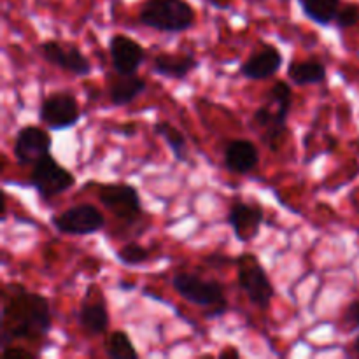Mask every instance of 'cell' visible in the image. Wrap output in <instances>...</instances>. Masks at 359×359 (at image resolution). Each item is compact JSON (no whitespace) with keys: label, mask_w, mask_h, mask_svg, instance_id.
<instances>
[{"label":"cell","mask_w":359,"mask_h":359,"mask_svg":"<svg viewBox=\"0 0 359 359\" xmlns=\"http://www.w3.org/2000/svg\"><path fill=\"white\" fill-rule=\"evenodd\" d=\"M53 328V312L44 294L30 293L21 284H9L4 290L2 346L13 340H41Z\"/></svg>","instance_id":"obj_1"},{"label":"cell","mask_w":359,"mask_h":359,"mask_svg":"<svg viewBox=\"0 0 359 359\" xmlns=\"http://www.w3.org/2000/svg\"><path fill=\"white\" fill-rule=\"evenodd\" d=\"M293 107V90L287 81H276L266 91L265 104L252 114V125L259 130L262 142L270 151H277L287 137V118Z\"/></svg>","instance_id":"obj_2"},{"label":"cell","mask_w":359,"mask_h":359,"mask_svg":"<svg viewBox=\"0 0 359 359\" xmlns=\"http://www.w3.org/2000/svg\"><path fill=\"white\" fill-rule=\"evenodd\" d=\"M172 287L182 300L205 309V319H217L228 312L224 286L219 280L181 272L172 277Z\"/></svg>","instance_id":"obj_3"},{"label":"cell","mask_w":359,"mask_h":359,"mask_svg":"<svg viewBox=\"0 0 359 359\" xmlns=\"http://www.w3.org/2000/svg\"><path fill=\"white\" fill-rule=\"evenodd\" d=\"M196 14L186 0H146L139 23L163 34H182L195 27Z\"/></svg>","instance_id":"obj_4"},{"label":"cell","mask_w":359,"mask_h":359,"mask_svg":"<svg viewBox=\"0 0 359 359\" xmlns=\"http://www.w3.org/2000/svg\"><path fill=\"white\" fill-rule=\"evenodd\" d=\"M235 265H237L238 287L244 291L248 300L262 311L269 309L276 297V287L258 256L252 252H244L238 256Z\"/></svg>","instance_id":"obj_5"},{"label":"cell","mask_w":359,"mask_h":359,"mask_svg":"<svg viewBox=\"0 0 359 359\" xmlns=\"http://www.w3.org/2000/svg\"><path fill=\"white\" fill-rule=\"evenodd\" d=\"M76 182V175L69 168L63 167L53 154L39 160L32 167L30 177H28V186H32L44 202L63 195L70 188H74Z\"/></svg>","instance_id":"obj_6"},{"label":"cell","mask_w":359,"mask_h":359,"mask_svg":"<svg viewBox=\"0 0 359 359\" xmlns=\"http://www.w3.org/2000/svg\"><path fill=\"white\" fill-rule=\"evenodd\" d=\"M79 102L77 97L69 90L53 91L42 98L39 105V121L51 132H63L74 128L81 121Z\"/></svg>","instance_id":"obj_7"},{"label":"cell","mask_w":359,"mask_h":359,"mask_svg":"<svg viewBox=\"0 0 359 359\" xmlns=\"http://www.w3.org/2000/svg\"><path fill=\"white\" fill-rule=\"evenodd\" d=\"M97 186V198L107 210H111L118 219L133 223L142 216V198L135 186L126 182H107Z\"/></svg>","instance_id":"obj_8"},{"label":"cell","mask_w":359,"mask_h":359,"mask_svg":"<svg viewBox=\"0 0 359 359\" xmlns=\"http://www.w3.org/2000/svg\"><path fill=\"white\" fill-rule=\"evenodd\" d=\"M51 224L56 231L72 237H84L104 230L105 217L97 205L91 203H77L65 209L63 212L51 217Z\"/></svg>","instance_id":"obj_9"},{"label":"cell","mask_w":359,"mask_h":359,"mask_svg":"<svg viewBox=\"0 0 359 359\" xmlns=\"http://www.w3.org/2000/svg\"><path fill=\"white\" fill-rule=\"evenodd\" d=\"M53 137L41 126L27 125L18 130L13 142L14 160L20 167H34L39 160L51 154Z\"/></svg>","instance_id":"obj_10"},{"label":"cell","mask_w":359,"mask_h":359,"mask_svg":"<svg viewBox=\"0 0 359 359\" xmlns=\"http://www.w3.org/2000/svg\"><path fill=\"white\" fill-rule=\"evenodd\" d=\"M39 55L53 67L77 77H88L93 70L90 58L77 46H62L56 41H46L39 46Z\"/></svg>","instance_id":"obj_11"},{"label":"cell","mask_w":359,"mask_h":359,"mask_svg":"<svg viewBox=\"0 0 359 359\" xmlns=\"http://www.w3.org/2000/svg\"><path fill=\"white\" fill-rule=\"evenodd\" d=\"M109 56L116 74L132 76L140 70L147 58V51L140 42L125 34H114L109 39Z\"/></svg>","instance_id":"obj_12"},{"label":"cell","mask_w":359,"mask_h":359,"mask_svg":"<svg viewBox=\"0 0 359 359\" xmlns=\"http://www.w3.org/2000/svg\"><path fill=\"white\" fill-rule=\"evenodd\" d=\"M226 223L233 230L235 238L242 244H248L258 237L259 228L265 223V210L259 203L235 200L228 210Z\"/></svg>","instance_id":"obj_13"},{"label":"cell","mask_w":359,"mask_h":359,"mask_svg":"<svg viewBox=\"0 0 359 359\" xmlns=\"http://www.w3.org/2000/svg\"><path fill=\"white\" fill-rule=\"evenodd\" d=\"M76 318L77 325L88 335L98 337L105 335L109 332L111 319H109L107 302H105L100 287H98V291H95L93 286L88 287V293L83 298V302H81Z\"/></svg>","instance_id":"obj_14"},{"label":"cell","mask_w":359,"mask_h":359,"mask_svg":"<svg viewBox=\"0 0 359 359\" xmlns=\"http://www.w3.org/2000/svg\"><path fill=\"white\" fill-rule=\"evenodd\" d=\"M259 165V149L252 140L233 139L224 146L223 167L230 174L248 175Z\"/></svg>","instance_id":"obj_15"},{"label":"cell","mask_w":359,"mask_h":359,"mask_svg":"<svg viewBox=\"0 0 359 359\" xmlns=\"http://www.w3.org/2000/svg\"><path fill=\"white\" fill-rule=\"evenodd\" d=\"M284 63L283 53L273 44H265L241 65V76L251 81H265L276 76Z\"/></svg>","instance_id":"obj_16"},{"label":"cell","mask_w":359,"mask_h":359,"mask_svg":"<svg viewBox=\"0 0 359 359\" xmlns=\"http://www.w3.org/2000/svg\"><path fill=\"white\" fill-rule=\"evenodd\" d=\"M200 62L191 53H160L153 58V72L165 79L184 81L193 70L198 69Z\"/></svg>","instance_id":"obj_17"},{"label":"cell","mask_w":359,"mask_h":359,"mask_svg":"<svg viewBox=\"0 0 359 359\" xmlns=\"http://www.w3.org/2000/svg\"><path fill=\"white\" fill-rule=\"evenodd\" d=\"M147 90V81L144 77L132 74V76H123L116 74L107 77V95L109 100L114 107H125L135 102L144 91Z\"/></svg>","instance_id":"obj_18"},{"label":"cell","mask_w":359,"mask_h":359,"mask_svg":"<svg viewBox=\"0 0 359 359\" xmlns=\"http://www.w3.org/2000/svg\"><path fill=\"white\" fill-rule=\"evenodd\" d=\"M286 76L294 86H314V84H323L328 79V69L318 58L293 60L287 65Z\"/></svg>","instance_id":"obj_19"},{"label":"cell","mask_w":359,"mask_h":359,"mask_svg":"<svg viewBox=\"0 0 359 359\" xmlns=\"http://www.w3.org/2000/svg\"><path fill=\"white\" fill-rule=\"evenodd\" d=\"M153 132L154 135L163 139V142L167 144L170 153L174 154V158L179 163H191L188 140H186L184 133H182L181 130L175 128V126L170 125L168 121H156L153 126Z\"/></svg>","instance_id":"obj_20"},{"label":"cell","mask_w":359,"mask_h":359,"mask_svg":"<svg viewBox=\"0 0 359 359\" xmlns=\"http://www.w3.org/2000/svg\"><path fill=\"white\" fill-rule=\"evenodd\" d=\"M298 4L305 16L319 27H330L335 23L339 9L342 7L340 0H298Z\"/></svg>","instance_id":"obj_21"},{"label":"cell","mask_w":359,"mask_h":359,"mask_svg":"<svg viewBox=\"0 0 359 359\" xmlns=\"http://www.w3.org/2000/svg\"><path fill=\"white\" fill-rule=\"evenodd\" d=\"M105 354L111 359L139 358V351L135 349L128 333L123 332V330H116V332L109 333L107 344H105Z\"/></svg>","instance_id":"obj_22"},{"label":"cell","mask_w":359,"mask_h":359,"mask_svg":"<svg viewBox=\"0 0 359 359\" xmlns=\"http://www.w3.org/2000/svg\"><path fill=\"white\" fill-rule=\"evenodd\" d=\"M151 251L137 242H128L116 251V259L125 266H139L149 262Z\"/></svg>","instance_id":"obj_23"},{"label":"cell","mask_w":359,"mask_h":359,"mask_svg":"<svg viewBox=\"0 0 359 359\" xmlns=\"http://www.w3.org/2000/svg\"><path fill=\"white\" fill-rule=\"evenodd\" d=\"M359 21V7L354 6V4H347V6H342L339 9V14L335 18V25L344 30V28L354 27Z\"/></svg>","instance_id":"obj_24"},{"label":"cell","mask_w":359,"mask_h":359,"mask_svg":"<svg viewBox=\"0 0 359 359\" xmlns=\"http://www.w3.org/2000/svg\"><path fill=\"white\" fill-rule=\"evenodd\" d=\"M2 358L4 359H35L34 353H30L25 347H14V346H6L2 347Z\"/></svg>","instance_id":"obj_25"},{"label":"cell","mask_w":359,"mask_h":359,"mask_svg":"<svg viewBox=\"0 0 359 359\" xmlns=\"http://www.w3.org/2000/svg\"><path fill=\"white\" fill-rule=\"evenodd\" d=\"M346 319L354 326V328L359 330V300H354L353 304L347 307Z\"/></svg>","instance_id":"obj_26"},{"label":"cell","mask_w":359,"mask_h":359,"mask_svg":"<svg viewBox=\"0 0 359 359\" xmlns=\"http://www.w3.org/2000/svg\"><path fill=\"white\" fill-rule=\"evenodd\" d=\"M237 259H233V262H230V258H226V256H219V255H212L209 256V258H205V263L210 266H223L224 263H235Z\"/></svg>","instance_id":"obj_27"},{"label":"cell","mask_w":359,"mask_h":359,"mask_svg":"<svg viewBox=\"0 0 359 359\" xmlns=\"http://www.w3.org/2000/svg\"><path fill=\"white\" fill-rule=\"evenodd\" d=\"M119 132L123 133V135H128V137H132V135H135V132H137V126H135V123H126V125H123L121 128H118Z\"/></svg>","instance_id":"obj_28"},{"label":"cell","mask_w":359,"mask_h":359,"mask_svg":"<svg viewBox=\"0 0 359 359\" xmlns=\"http://www.w3.org/2000/svg\"><path fill=\"white\" fill-rule=\"evenodd\" d=\"M354 351H356V354L359 356V337L356 340H354Z\"/></svg>","instance_id":"obj_29"}]
</instances>
